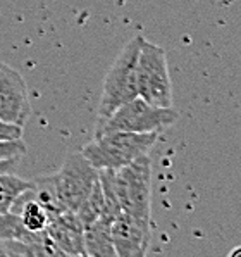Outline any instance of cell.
<instances>
[{
	"instance_id": "cell-1",
	"label": "cell",
	"mask_w": 241,
	"mask_h": 257,
	"mask_svg": "<svg viewBox=\"0 0 241 257\" xmlns=\"http://www.w3.org/2000/svg\"><path fill=\"white\" fill-rule=\"evenodd\" d=\"M157 138L159 133L109 132L95 135L83 147L81 154L97 169H119L138 157L147 156L157 144Z\"/></svg>"
},
{
	"instance_id": "cell-2",
	"label": "cell",
	"mask_w": 241,
	"mask_h": 257,
	"mask_svg": "<svg viewBox=\"0 0 241 257\" xmlns=\"http://www.w3.org/2000/svg\"><path fill=\"white\" fill-rule=\"evenodd\" d=\"M141 42H143L141 35L133 37L105 74L104 90L98 105V121L109 117L121 105L138 97V55Z\"/></svg>"
},
{
	"instance_id": "cell-3",
	"label": "cell",
	"mask_w": 241,
	"mask_h": 257,
	"mask_svg": "<svg viewBox=\"0 0 241 257\" xmlns=\"http://www.w3.org/2000/svg\"><path fill=\"white\" fill-rule=\"evenodd\" d=\"M177 112L172 107H159L136 97L121 105L109 117L100 119L95 128V135L109 132L133 133H160L177 121Z\"/></svg>"
},
{
	"instance_id": "cell-4",
	"label": "cell",
	"mask_w": 241,
	"mask_h": 257,
	"mask_svg": "<svg viewBox=\"0 0 241 257\" xmlns=\"http://www.w3.org/2000/svg\"><path fill=\"white\" fill-rule=\"evenodd\" d=\"M114 185L122 212L150 221V195H152V161L141 156L128 166L114 169Z\"/></svg>"
},
{
	"instance_id": "cell-5",
	"label": "cell",
	"mask_w": 241,
	"mask_h": 257,
	"mask_svg": "<svg viewBox=\"0 0 241 257\" xmlns=\"http://www.w3.org/2000/svg\"><path fill=\"white\" fill-rule=\"evenodd\" d=\"M138 97L159 107H172V85L167 54L143 38L138 55Z\"/></svg>"
},
{
	"instance_id": "cell-6",
	"label": "cell",
	"mask_w": 241,
	"mask_h": 257,
	"mask_svg": "<svg viewBox=\"0 0 241 257\" xmlns=\"http://www.w3.org/2000/svg\"><path fill=\"white\" fill-rule=\"evenodd\" d=\"M52 180L62 207L76 212L98 181V169L78 152L67 157L62 168L52 175Z\"/></svg>"
},
{
	"instance_id": "cell-7",
	"label": "cell",
	"mask_w": 241,
	"mask_h": 257,
	"mask_svg": "<svg viewBox=\"0 0 241 257\" xmlns=\"http://www.w3.org/2000/svg\"><path fill=\"white\" fill-rule=\"evenodd\" d=\"M152 242V223L128 212H119L112 221V243L117 257H141Z\"/></svg>"
},
{
	"instance_id": "cell-8",
	"label": "cell",
	"mask_w": 241,
	"mask_h": 257,
	"mask_svg": "<svg viewBox=\"0 0 241 257\" xmlns=\"http://www.w3.org/2000/svg\"><path fill=\"white\" fill-rule=\"evenodd\" d=\"M31 114V104L28 97V86L21 74H16L0 86V119L25 126Z\"/></svg>"
},
{
	"instance_id": "cell-9",
	"label": "cell",
	"mask_w": 241,
	"mask_h": 257,
	"mask_svg": "<svg viewBox=\"0 0 241 257\" xmlns=\"http://www.w3.org/2000/svg\"><path fill=\"white\" fill-rule=\"evenodd\" d=\"M45 230L59 247V250L62 252V255L85 257V248H83L85 226L73 211H64L59 216L52 217Z\"/></svg>"
},
{
	"instance_id": "cell-10",
	"label": "cell",
	"mask_w": 241,
	"mask_h": 257,
	"mask_svg": "<svg viewBox=\"0 0 241 257\" xmlns=\"http://www.w3.org/2000/svg\"><path fill=\"white\" fill-rule=\"evenodd\" d=\"M83 248L85 257H117L112 243V221L98 217L86 224L83 231Z\"/></svg>"
},
{
	"instance_id": "cell-11",
	"label": "cell",
	"mask_w": 241,
	"mask_h": 257,
	"mask_svg": "<svg viewBox=\"0 0 241 257\" xmlns=\"http://www.w3.org/2000/svg\"><path fill=\"white\" fill-rule=\"evenodd\" d=\"M13 212H16L19 217H21L23 224L31 231H42L47 228L50 221V216L47 212V209L38 202V199L35 197L33 188L28 190V192L23 193L18 200L14 202Z\"/></svg>"
},
{
	"instance_id": "cell-12",
	"label": "cell",
	"mask_w": 241,
	"mask_h": 257,
	"mask_svg": "<svg viewBox=\"0 0 241 257\" xmlns=\"http://www.w3.org/2000/svg\"><path fill=\"white\" fill-rule=\"evenodd\" d=\"M33 188V181H26L14 173H0V212H9L19 197Z\"/></svg>"
},
{
	"instance_id": "cell-13",
	"label": "cell",
	"mask_w": 241,
	"mask_h": 257,
	"mask_svg": "<svg viewBox=\"0 0 241 257\" xmlns=\"http://www.w3.org/2000/svg\"><path fill=\"white\" fill-rule=\"evenodd\" d=\"M74 214L83 223V226H86V224L93 223L98 217L104 216V193H102L100 180L95 183L92 193L86 197V200L80 205V209Z\"/></svg>"
},
{
	"instance_id": "cell-14",
	"label": "cell",
	"mask_w": 241,
	"mask_h": 257,
	"mask_svg": "<svg viewBox=\"0 0 241 257\" xmlns=\"http://www.w3.org/2000/svg\"><path fill=\"white\" fill-rule=\"evenodd\" d=\"M26 154V144L21 138L16 140H0V161L21 159Z\"/></svg>"
},
{
	"instance_id": "cell-15",
	"label": "cell",
	"mask_w": 241,
	"mask_h": 257,
	"mask_svg": "<svg viewBox=\"0 0 241 257\" xmlns=\"http://www.w3.org/2000/svg\"><path fill=\"white\" fill-rule=\"evenodd\" d=\"M21 135H23V126L0 119V140H16V138H21Z\"/></svg>"
},
{
	"instance_id": "cell-16",
	"label": "cell",
	"mask_w": 241,
	"mask_h": 257,
	"mask_svg": "<svg viewBox=\"0 0 241 257\" xmlns=\"http://www.w3.org/2000/svg\"><path fill=\"white\" fill-rule=\"evenodd\" d=\"M16 74V71L11 68V66L4 64V62H0V86L4 85V83H7Z\"/></svg>"
},
{
	"instance_id": "cell-17",
	"label": "cell",
	"mask_w": 241,
	"mask_h": 257,
	"mask_svg": "<svg viewBox=\"0 0 241 257\" xmlns=\"http://www.w3.org/2000/svg\"><path fill=\"white\" fill-rule=\"evenodd\" d=\"M19 161L13 159V161H0V173H14L16 168H18Z\"/></svg>"
},
{
	"instance_id": "cell-18",
	"label": "cell",
	"mask_w": 241,
	"mask_h": 257,
	"mask_svg": "<svg viewBox=\"0 0 241 257\" xmlns=\"http://www.w3.org/2000/svg\"><path fill=\"white\" fill-rule=\"evenodd\" d=\"M0 257H11L9 247H7L6 240H2V238H0Z\"/></svg>"
},
{
	"instance_id": "cell-19",
	"label": "cell",
	"mask_w": 241,
	"mask_h": 257,
	"mask_svg": "<svg viewBox=\"0 0 241 257\" xmlns=\"http://www.w3.org/2000/svg\"><path fill=\"white\" fill-rule=\"evenodd\" d=\"M229 255H231V257H236V255H241V245H239V247H236V248H232V250L231 252H229Z\"/></svg>"
}]
</instances>
